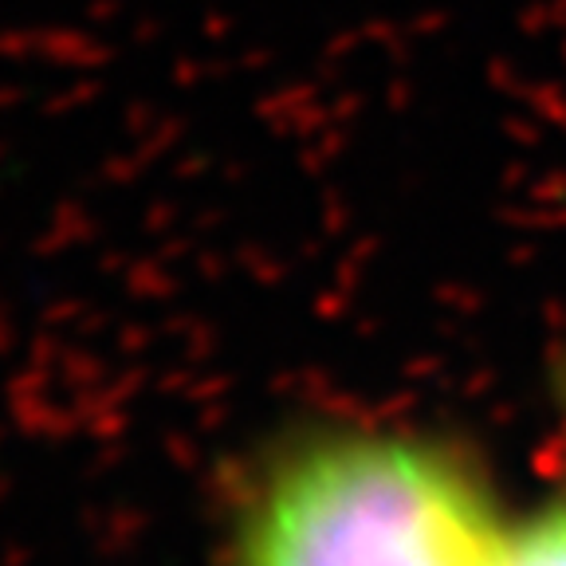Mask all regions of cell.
Returning <instances> with one entry per match:
<instances>
[{"instance_id":"cell-1","label":"cell","mask_w":566,"mask_h":566,"mask_svg":"<svg viewBox=\"0 0 566 566\" xmlns=\"http://www.w3.org/2000/svg\"><path fill=\"white\" fill-rule=\"evenodd\" d=\"M507 507L464 437L331 417L280 437L244 476L221 566H480Z\"/></svg>"},{"instance_id":"cell-2","label":"cell","mask_w":566,"mask_h":566,"mask_svg":"<svg viewBox=\"0 0 566 566\" xmlns=\"http://www.w3.org/2000/svg\"><path fill=\"white\" fill-rule=\"evenodd\" d=\"M480 566H566V469L507 507Z\"/></svg>"}]
</instances>
